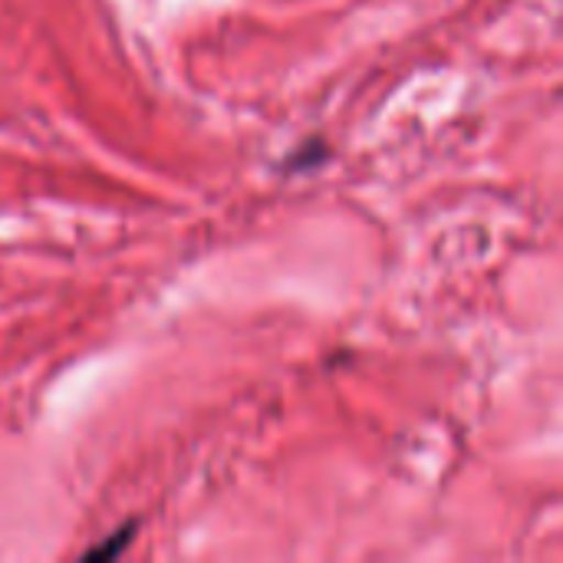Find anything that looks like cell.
Returning a JSON list of instances; mask_svg holds the SVG:
<instances>
[{"mask_svg":"<svg viewBox=\"0 0 563 563\" xmlns=\"http://www.w3.org/2000/svg\"><path fill=\"white\" fill-rule=\"evenodd\" d=\"M132 531H135V525H125V528H119L109 541H102L99 548H92V551H86V561H112L129 541H132Z\"/></svg>","mask_w":563,"mask_h":563,"instance_id":"6da1fadb","label":"cell"}]
</instances>
